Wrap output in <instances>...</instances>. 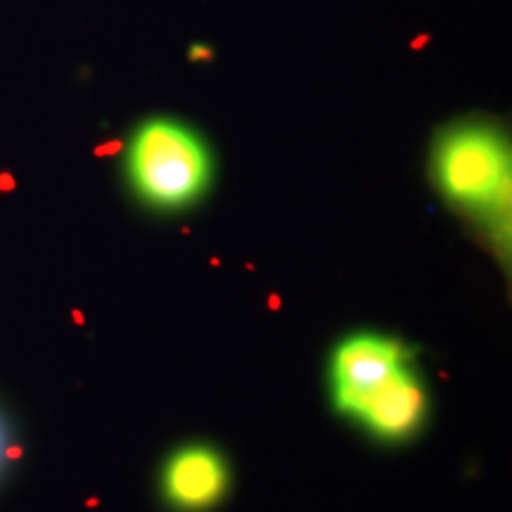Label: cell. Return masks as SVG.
<instances>
[{"instance_id":"5","label":"cell","mask_w":512,"mask_h":512,"mask_svg":"<svg viewBox=\"0 0 512 512\" xmlns=\"http://www.w3.org/2000/svg\"><path fill=\"white\" fill-rule=\"evenodd\" d=\"M230 472L221 453L209 446H188L174 453L164 467V498L181 512L214 508L226 496Z\"/></svg>"},{"instance_id":"3","label":"cell","mask_w":512,"mask_h":512,"mask_svg":"<svg viewBox=\"0 0 512 512\" xmlns=\"http://www.w3.org/2000/svg\"><path fill=\"white\" fill-rule=\"evenodd\" d=\"M411 351L394 339L377 335L351 337L335 351L332 358V384H335V406L349 413L356 399L377 384L406 368Z\"/></svg>"},{"instance_id":"2","label":"cell","mask_w":512,"mask_h":512,"mask_svg":"<svg viewBox=\"0 0 512 512\" xmlns=\"http://www.w3.org/2000/svg\"><path fill=\"white\" fill-rule=\"evenodd\" d=\"M126 178L147 207L176 211L202 200L214 178V159L183 121L155 117L128 140Z\"/></svg>"},{"instance_id":"1","label":"cell","mask_w":512,"mask_h":512,"mask_svg":"<svg viewBox=\"0 0 512 512\" xmlns=\"http://www.w3.org/2000/svg\"><path fill=\"white\" fill-rule=\"evenodd\" d=\"M432 176L444 197L484 216L501 235L510 219V145L491 121L470 119L448 126L432 150Z\"/></svg>"},{"instance_id":"6","label":"cell","mask_w":512,"mask_h":512,"mask_svg":"<svg viewBox=\"0 0 512 512\" xmlns=\"http://www.w3.org/2000/svg\"><path fill=\"white\" fill-rule=\"evenodd\" d=\"M10 434H8V427H5L3 418H0V472H3V467L8 465L10 460Z\"/></svg>"},{"instance_id":"4","label":"cell","mask_w":512,"mask_h":512,"mask_svg":"<svg viewBox=\"0 0 512 512\" xmlns=\"http://www.w3.org/2000/svg\"><path fill=\"white\" fill-rule=\"evenodd\" d=\"M427 394L411 370L401 368L356 399L349 415H356L380 439L411 437L425 420Z\"/></svg>"}]
</instances>
